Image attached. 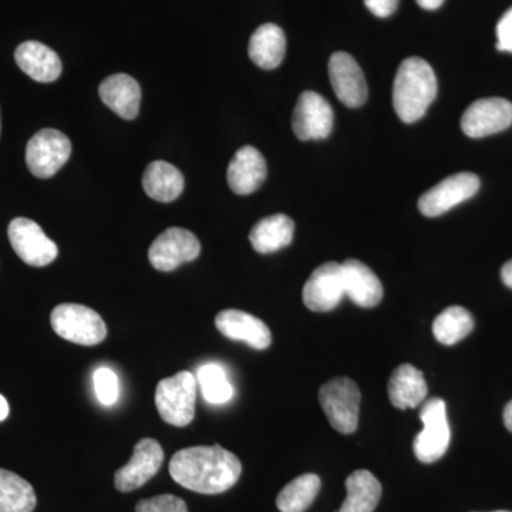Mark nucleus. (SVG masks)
<instances>
[{"instance_id":"2f4dec72","label":"nucleus","mask_w":512,"mask_h":512,"mask_svg":"<svg viewBox=\"0 0 512 512\" xmlns=\"http://www.w3.org/2000/svg\"><path fill=\"white\" fill-rule=\"evenodd\" d=\"M497 49L512 53V8L504 13L497 25Z\"/></svg>"},{"instance_id":"f704fd0d","label":"nucleus","mask_w":512,"mask_h":512,"mask_svg":"<svg viewBox=\"0 0 512 512\" xmlns=\"http://www.w3.org/2000/svg\"><path fill=\"white\" fill-rule=\"evenodd\" d=\"M421 9L436 10L443 5L444 0H416Z\"/></svg>"},{"instance_id":"c9c22d12","label":"nucleus","mask_w":512,"mask_h":512,"mask_svg":"<svg viewBox=\"0 0 512 512\" xmlns=\"http://www.w3.org/2000/svg\"><path fill=\"white\" fill-rule=\"evenodd\" d=\"M9 412L8 400L0 394V421L8 419Z\"/></svg>"},{"instance_id":"dca6fc26","label":"nucleus","mask_w":512,"mask_h":512,"mask_svg":"<svg viewBox=\"0 0 512 512\" xmlns=\"http://www.w3.org/2000/svg\"><path fill=\"white\" fill-rule=\"evenodd\" d=\"M215 326L225 338L247 343L255 350L268 349L272 343L271 330L261 319L237 309L218 313Z\"/></svg>"},{"instance_id":"e433bc0d","label":"nucleus","mask_w":512,"mask_h":512,"mask_svg":"<svg viewBox=\"0 0 512 512\" xmlns=\"http://www.w3.org/2000/svg\"><path fill=\"white\" fill-rule=\"evenodd\" d=\"M504 423L505 427L512 433V400L505 406L504 409Z\"/></svg>"},{"instance_id":"6ab92c4d","label":"nucleus","mask_w":512,"mask_h":512,"mask_svg":"<svg viewBox=\"0 0 512 512\" xmlns=\"http://www.w3.org/2000/svg\"><path fill=\"white\" fill-rule=\"evenodd\" d=\"M15 60L23 73L40 83H52L62 74V60L43 43H22L15 52Z\"/></svg>"},{"instance_id":"a211bd4d","label":"nucleus","mask_w":512,"mask_h":512,"mask_svg":"<svg viewBox=\"0 0 512 512\" xmlns=\"http://www.w3.org/2000/svg\"><path fill=\"white\" fill-rule=\"evenodd\" d=\"M101 101L121 119L134 120L138 116L141 103V87L136 79L128 74H113L100 84Z\"/></svg>"},{"instance_id":"9d476101","label":"nucleus","mask_w":512,"mask_h":512,"mask_svg":"<svg viewBox=\"0 0 512 512\" xmlns=\"http://www.w3.org/2000/svg\"><path fill=\"white\" fill-rule=\"evenodd\" d=\"M480 190V178L473 173H458L440 181L436 187L424 192L419 210L426 217H439L461 202L470 200Z\"/></svg>"},{"instance_id":"7ed1b4c3","label":"nucleus","mask_w":512,"mask_h":512,"mask_svg":"<svg viewBox=\"0 0 512 512\" xmlns=\"http://www.w3.org/2000/svg\"><path fill=\"white\" fill-rule=\"evenodd\" d=\"M362 394L348 377H336L319 390V403L328 417L330 426L342 434L355 433L359 424Z\"/></svg>"},{"instance_id":"20e7f679","label":"nucleus","mask_w":512,"mask_h":512,"mask_svg":"<svg viewBox=\"0 0 512 512\" xmlns=\"http://www.w3.org/2000/svg\"><path fill=\"white\" fill-rule=\"evenodd\" d=\"M52 328L60 338L82 346H96L107 336V326L101 316L87 306L63 303L53 309Z\"/></svg>"},{"instance_id":"a878e982","label":"nucleus","mask_w":512,"mask_h":512,"mask_svg":"<svg viewBox=\"0 0 512 512\" xmlns=\"http://www.w3.org/2000/svg\"><path fill=\"white\" fill-rule=\"evenodd\" d=\"M36 494L18 474L0 468V512H33Z\"/></svg>"},{"instance_id":"ddd939ff","label":"nucleus","mask_w":512,"mask_h":512,"mask_svg":"<svg viewBox=\"0 0 512 512\" xmlns=\"http://www.w3.org/2000/svg\"><path fill=\"white\" fill-rule=\"evenodd\" d=\"M292 128L299 140H323L332 133V106L318 93L303 92L293 110Z\"/></svg>"},{"instance_id":"72a5a7b5","label":"nucleus","mask_w":512,"mask_h":512,"mask_svg":"<svg viewBox=\"0 0 512 512\" xmlns=\"http://www.w3.org/2000/svg\"><path fill=\"white\" fill-rule=\"evenodd\" d=\"M501 279H503L504 284L507 285L508 288L512 289V259L501 269Z\"/></svg>"},{"instance_id":"4be33fe9","label":"nucleus","mask_w":512,"mask_h":512,"mask_svg":"<svg viewBox=\"0 0 512 512\" xmlns=\"http://www.w3.org/2000/svg\"><path fill=\"white\" fill-rule=\"evenodd\" d=\"M249 57L261 69H276L286 53V37L284 30L274 23L259 26L249 40Z\"/></svg>"},{"instance_id":"bb28decb","label":"nucleus","mask_w":512,"mask_h":512,"mask_svg":"<svg viewBox=\"0 0 512 512\" xmlns=\"http://www.w3.org/2000/svg\"><path fill=\"white\" fill-rule=\"evenodd\" d=\"M474 329L473 315L463 306H450L433 323L434 338L443 345H456Z\"/></svg>"},{"instance_id":"39448f33","label":"nucleus","mask_w":512,"mask_h":512,"mask_svg":"<svg viewBox=\"0 0 512 512\" xmlns=\"http://www.w3.org/2000/svg\"><path fill=\"white\" fill-rule=\"evenodd\" d=\"M197 380L190 372H180L161 380L156 389V406L161 419L175 427H185L195 416Z\"/></svg>"},{"instance_id":"7c9ffc66","label":"nucleus","mask_w":512,"mask_h":512,"mask_svg":"<svg viewBox=\"0 0 512 512\" xmlns=\"http://www.w3.org/2000/svg\"><path fill=\"white\" fill-rule=\"evenodd\" d=\"M136 512H188L187 504L171 494L158 495L148 500L138 501Z\"/></svg>"},{"instance_id":"5701e85b","label":"nucleus","mask_w":512,"mask_h":512,"mask_svg":"<svg viewBox=\"0 0 512 512\" xmlns=\"http://www.w3.org/2000/svg\"><path fill=\"white\" fill-rule=\"evenodd\" d=\"M295 222L285 214L269 215L252 228L249 241L259 254H272L291 245Z\"/></svg>"},{"instance_id":"412c9836","label":"nucleus","mask_w":512,"mask_h":512,"mask_svg":"<svg viewBox=\"0 0 512 512\" xmlns=\"http://www.w3.org/2000/svg\"><path fill=\"white\" fill-rule=\"evenodd\" d=\"M390 402L397 409H416L426 399L429 387L424 380L423 373L413 365L397 367L390 376L389 384Z\"/></svg>"},{"instance_id":"6e6552de","label":"nucleus","mask_w":512,"mask_h":512,"mask_svg":"<svg viewBox=\"0 0 512 512\" xmlns=\"http://www.w3.org/2000/svg\"><path fill=\"white\" fill-rule=\"evenodd\" d=\"M200 252V241L191 231L173 227L158 235L148 251V259L157 271L173 272L178 266L195 261Z\"/></svg>"},{"instance_id":"2eb2a0df","label":"nucleus","mask_w":512,"mask_h":512,"mask_svg":"<svg viewBox=\"0 0 512 512\" xmlns=\"http://www.w3.org/2000/svg\"><path fill=\"white\" fill-rule=\"evenodd\" d=\"M329 77L336 97L350 109L363 106L367 100L365 74L352 56L336 52L330 56Z\"/></svg>"},{"instance_id":"f257e3e1","label":"nucleus","mask_w":512,"mask_h":512,"mask_svg":"<svg viewBox=\"0 0 512 512\" xmlns=\"http://www.w3.org/2000/svg\"><path fill=\"white\" fill-rule=\"evenodd\" d=\"M239 458L221 446H197L177 451L170 461L175 483L198 494H222L238 483Z\"/></svg>"},{"instance_id":"4468645a","label":"nucleus","mask_w":512,"mask_h":512,"mask_svg":"<svg viewBox=\"0 0 512 512\" xmlns=\"http://www.w3.org/2000/svg\"><path fill=\"white\" fill-rule=\"evenodd\" d=\"M164 451L153 439L138 441L133 457L114 476V484L121 493H130L148 483L163 466Z\"/></svg>"},{"instance_id":"0eeeda50","label":"nucleus","mask_w":512,"mask_h":512,"mask_svg":"<svg viewBox=\"0 0 512 512\" xmlns=\"http://www.w3.org/2000/svg\"><path fill=\"white\" fill-rule=\"evenodd\" d=\"M72 143L62 131L55 128L40 130L30 138L26 147V164L37 178L53 177L69 161Z\"/></svg>"},{"instance_id":"b1692460","label":"nucleus","mask_w":512,"mask_h":512,"mask_svg":"<svg viewBox=\"0 0 512 512\" xmlns=\"http://www.w3.org/2000/svg\"><path fill=\"white\" fill-rule=\"evenodd\" d=\"M143 188L148 197L158 202H173L184 190V177L173 164L154 161L143 175Z\"/></svg>"},{"instance_id":"393cba45","label":"nucleus","mask_w":512,"mask_h":512,"mask_svg":"<svg viewBox=\"0 0 512 512\" xmlns=\"http://www.w3.org/2000/svg\"><path fill=\"white\" fill-rule=\"evenodd\" d=\"M346 491L339 512H373L382 497V484L370 471L357 470L346 480Z\"/></svg>"},{"instance_id":"f03ea898","label":"nucleus","mask_w":512,"mask_h":512,"mask_svg":"<svg viewBox=\"0 0 512 512\" xmlns=\"http://www.w3.org/2000/svg\"><path fill=\"white\" fill-rule=\"evenodd\" d=\"M437 96L433 67L420 57H409L397 69L393 106L403 123L412 124L427 113Z\"/></svg>"},{"instance_id":"f8f14e48","label":"nucleus","mask_w":512,"mask_h":512,"mask_svg":"<svg viewBox=\"0 0 512 512\" xmlns=\"http://www.w3.org/2000/svg\"><path fill=\"white\" fill-rule=\"evenodd\" d=\"M511 124L512 103L500 97L474 101L461 117V128L471 138L493 136Z\"/></svg>"},{"instance_id":"473e14b6","label":"nucleus","mask_w":512,"mask_h":512,"mask_svg":"<svg viewBox=\"0 0 512 512\" xmlns=\"http://www.w3.org/2000/svg\"><path fill=\"white\" fill-rule=\"evenodd\" d=\"M366 8L377 18H389L396 12L399 0H363Z\"/></svg>"},{"instance_id":"423d86ee","label":"nucleus","mask_w":512,"mask_h":512,"mask_svg":"<svg viewBox=\"0 0 512 512\" xmlns=\"http://www.w3.org/2000/svg\"><path fill=\"white\" fill-rule=\"evenodd\" d=\"M420 420L423 421L424 429L414 440V454L421 463H436L450 446L446 402L439 397L427 400L421 407Z\"/></svg>"},{"instance_id":"c85d7f7f","label":"nucleus","mask_w":512,"mask_h":512,"mask_svg":"<svg viewBox=\"0 0 512 512\" xmlns=\"http://www.w3.org/2000/svg\"><path fill=\"white\" fill-rule=\"evenodd\" d=\"M198 383H200L202 396L208 403L224 404L234 396V389L229 383L224 367L210 363L198 370Z\"/></svg>"},{"instance_id":"c756f323","label":"nucleus","mask_w":512,"mask_h":512,"mask_svg":"<svg viewBox=\"0 0 512 512\" xmlns=\"http://www.w3.org/2000/svg\"><path fill=\"white\" fill-rule=\"evenodd\" d=\"M94 390L103 406H113L119 399V380L116 373L107 367H100L94 373Z\"/></svg>"},{"instance_id":"9b49d317","label":"nucleus","mask_w":512,"mask_h":512,"mask_svg":"<svg viewBox=\"0 0 512 512\" xmlns=\"http://www.w3.org/2000/svg\"><path fill=\"white\" fill-rule=\"evenodd\" d=\"M343 296V266L338 262L320 265L303 286V303L312 312L333 311L342 302Z\"/></svg>"},{"instance_id":"aec40b11","label":"nucleus","mask_w":512,"mask_h":512,"mask_svg":"<svg viewBox=\"0 0 512 512\" xmlns=\"http://www.w3.org/2000/svg\"><path fill=\"white\" fill-rule=\"evenodd\" d=\"M345 295L360 308H375L383 298V286L375 272L357 259L343 262Z\"/></svg>"},{"instance_id":"cd10ccee","label":"nucleus","mask_w":512,"mask_h":512,"mask_svg":"<svg viewBox=\"0 0 512 512\" xmlns=\"http://www.w3.org/2000/svg\"><path fill=\"white\" fill-rule=\"evenodd\" d=\"M320 490V478L316 474H303L286 485L276 498L281 512H305L311 507Z\"/></svg>"},{"instance_id":"4c0bfd02","label":"nucleus","mask_w":512,"mask_h":512,"mask_svg":"<svg viewBox=\"0 0 512 512\" xmlns=\"http://www.w3.org/2000/svg\"><path fill=\"white\" fill-rule=\"evenodd\" d=\"M495 512H510V511H495Z\"/></svg>"},{"instance_id":"1a4fd4ad","label":"nucleus","mask_w":512,"mask_h":512,"mask_svg":"<svg viewBox=\"0 0 512 512\" xmlns=\"http://www.w3.org/2000/svg\"><path fill=\"white\" fill-rule=\"evenodd\" d=\"M9 241L16 254L25 264L42 268L52 264L59 255L57 245L39 224L28 218H16L10 222Z\"/></svg>"},{"instance_id":"f3484780","label":"nucleus","mask_w":512,"mask_h":512,"mask_svg":"<svg viewBox=\"0 0 512 512\" xmlns=\"http://www.w3.org/2000/svg\"><path fill=\"white\" fill-rule=\"evenodd\" d=\"M266 161L255 147L239 148L227 171L229 188L238 195H249L264 184Z\"/></svg>"}]
</instances>
